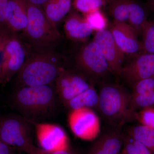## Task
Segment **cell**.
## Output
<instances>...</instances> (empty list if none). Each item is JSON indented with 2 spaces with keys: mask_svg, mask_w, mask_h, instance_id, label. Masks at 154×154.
<instances>
[{
  "mask_svg": "<svg viewBox=\"0 0 154 154\" xmlns=\"http://www.w3.org/2000/svg\"><path fill=\"white\" fill-rule=\"evenodd\" d=\"M11 100L23 117L38 122L54 113L59 99L54 85H49L17 88Z\"/></svg>",
  "mask_w": 154,
  "mask_h": 154,
  "instance_id": "1",
  "label": "cell"
},
{
  "mask_svg": "<svg viewBox=\"0 0 154 154\" xmlns=\"http://www.w3.org/2000/svg\"><path fill=\"white\" fill-rule=\"evenodd\" d=\"M63 69L60 57L54 51L32 50L17 73V88L54 85Z\"/></svg>",
  "mask_w": 154,
  "mask_h": 154,
  "instance_id": "2",
  "label": "cell"
},
{
  "mask_svg": "<svg viewBox=\"0 0 154 154\" xmlns=\"http://www.w3.org/2000/svg\"><path fill=\"white\" fill-rule=\"evenodd\" d=\"M99 94L97 109L107 123L122 127L137 120L131 103V94L117 84H103Z\"/></svg>",
  "mask_w": 154,
  "mask_h": 154,
  "instance_id": "3",
  "label": "cell"
},
{
  "mask_svg": "<svg viewBox=\"0 0 154 154\" xmlns=\"http://www.w3.org/2000/svg\"><path fill=\"white\" fill-rule=\"evenodd\" d=\"M27 6L28 25L22 38L33 50L54 51L62 38L57 26L47 18L42 8L27 3Z\"/></svg>",
  "mask_w": 154,
  "mask_h": 154,
  "instance_id": "4",
  "label": "cell"
},
{
  "mask_svg": "<svg viewBox=\"0 0 154 154\" xmlns=\"http://www.w3.org/2000/svg\"><path fill=\"white\" fill-rule=\"evenodd\" d=\"M33 126L23 116L9 114L0 118V139L8 145L28 154L35 146Z\"/></svg>",
  "mask_w": 154,
  "mask_h": 154,
  "instance_id": "5",
  "label": "cell"
},
{
  "mask_svg": "<svg viewBox=\"0 0 154 154\" xmlns=\"http://www.w3.org/2000/svg\"><path fill=\"white\" fill-rule=\"evenodd\" d=\"M75 62L78 72L94 84L111 72L99 46L93 40L84 45L77 51Z\"/></svg>",
  "mask_w": 154,
  "mask_h": 154,
  "instance_id": "6",
  "label": "cell"
},
{
  "mask_svg": "<svg viewBox=\"0 0 154 154\" xmlns=\"http://www.w3.org/2000/svg\"><path fill=\"white\" fill-rule=\"evenodd\" d=\"M32 49L17 34H12L6 40L1 84L9 82L17 74L30 55Z\"/></svg>",
  "mask_w": 154,
  "mask_h": 154,
  "instance_id": "7",
  "label": "cell"
},
{
  "mask_svg": "<svg viewBox=\"0 0 154 154\" xmlns=\"http://www.w3.org/2000/svg\"><path fill=\"white\" fill-rule=\"evenodd\" d=\"M68 123L73 133L83 140H94L100 134L99 116L91 108L82 107L71 110Z\"/></svg>",
  "mask_w": 154,
  "mask_h": 154,
  "instance_id": "8",
  "label": "cell"
},
{
  "mask_svg": "<svg viewBox=\"0 0 154 154\" xmlns=\"http://www.w3.org/2000/svg\"><path fill=\"white\" fill-rule=\"evenodd\" d=\"M93 85L94 83L79 72L63 69L54 83L59 99L64 105Z\"/></svg>",
  "mask_w": 154,
  "mask_h": 154,
  "instance_id": "9",
  "label": "cell"
},
{
  "mask_svg": "<svg viewBox=\"0 0 154 154\" xmlns=\"http://www.w3.org/2000/svg\"><path fill=\"white\" fill-rule=\"evenodd\" d=\"M30 121L33 125L37 140L42 149L51 152L70 149L68 137L61 127L51 123Z\"/></svg>",
  "mask_w": 154,
  "mask_h": 154,
  "instance_id": "10",
  "label": "cell"
},
{
  "mask_svg": "<svg viewBox=\"0 0 154 154\" xmlns=\"http://www.w3.org/2000/svg\"><path fill=\"white\" fill-rule=\"evenodd\" d=\"M132 88L140 80L154 76V54H140L122 68L119 76Z\"/></svg>",
  "mask_w": 154,
  "mask_h": 154,
  "instance_id": "11",
  "label": "cell"
},
{
  "mask_svg": "<svg viewBox=\"0 0 154 154\" xmlns=\"http://www.w3.org/2000/svg\"><path fill=\"white\" fill-rule=\"evenodd\" d=\"M93 40L99 46L111 73L119 76L125 54L116 44L108 28L96 32Z\"/></svg>",
  "mask_w": 154,
  "mask_h": 154,
  "instance_id": "12",
  "label": "cell"
},
{
  "mask_svg": "<svg viewBox=\"0 0 154 154\" xmlns=\"http://www.w3.org/2000/svg\"><path fill=\"white\" fill-rule=\"evenodd\" d=\"M107 28L125 54L133 57L141 54V42L138 38V33L129 24L113 21Z\"/></svg>",
  "mask_w": 154,
  "mask_h": 154,
  "instance_id": "13",
  "label": "cell"
},
{
  "mask_svg": "<svg viewBox=\"0 0 154 154\" xmlns=\"http://www.w3.org/2000/svg\"><path fill=\"white\" fill-rule=\"evenodd\" d=\"M110 125L89 150L88 154H119L123 144L121 127Z\"/></svg>",
  "mask_w": 154,
  "mask_h": 154,
  "instance_id": "14",
  "label": "cell"
},
{
  "mask_svg": "<svg viewBox=\"0 0 154 154\" xmlns=\"http://www.w3.org/2000/svg\"><path fill=\"white\" fill-rule=\"evenodd\" d=\"M28 22L27 3L25 0H8L7 23L11 33L22 34Z\"/></svg>",
  "mask_w": 154,
  "mask_h": 154,
  "instance_id": "15",
  "label": "cell"
},
{
  "mask_svg": "<svg viewBox=\"0 0 154 154\" xmlns=\"http://www.w3.org/2000/svg\"><path fill=\"white\" fill-rule=\"evenodd\" d=\"M65 19V32L72 41H85L94 31L84 17L76 11L71 10Z\"/></svg>",
  "mask_w": 154,
  "mask_h": 154,
  "instance_id": "16",
  "label": "cell"
},
{
  "mask_svg": "<svg viewBox=\"0 0 154 154\" xmlns=\"http://www.w3.org/2000/svg\"><path fill=\"white\" fill-rule=\"evenodd\" d=\"M72 0H49L42 7L47 18L57 26L72 10Z\"/></svg>",
  "mask_w": 154,
  "mask_h": 154,
  "instance_id": "17",
  "label": "cell"
},
{
  "mask_svg": "<svg viewBox=\"0 0 154 154\" xmlns=\"http://www.w3.org/2000/svg\"><path fill=\"white\" fill-rule=\"evenodd\" d=\"M99 94L96 92L94 85L84 91L65 105L71 110L82 107L93 108L98 107Z\"/></svg>",
  "mask_w": 154,
  "mask_h": 154,
  "instance_id": "18",
  "label": "cell"
},
{
  "mask_svg": "<svg viewBox=\"0 0 154 154\" xmlns=\"http://www.w3.org/2000/svg\"><path fill=\"white\" fill-rule=\"evenodd\" d=\"M148 8L137 0H129L128 23L140 34L141 29L147 21Z\"/></svg>",
  "mask_w": 154,
  "mask_h": 154,
  "instance_id": "19",
  "label": "cell"
},
{
  "mask_svg": "<svg viewBox=\"0 0 154 154\" xmlns=\"http://www.w3.org/2000/svg\"><path fill=\"white\" fill-rule=\"evenodd\" d=\"M126 134L144 145L154 154V129L142 125L128 128Z\"/></svg>",
  "mask_w": 154,
  "mask_h": 154,
  "instance_id": "20",
  "label": "cell"
},
{
  "mask_svg": "<svg viewBox=\"0 0 154 154\" xmlns=\"http://www.w3.org/2000/svg\"><path fill=\"white\" fill-rule=\"evenodd\" d=\"M129 2V0H109L107 6L113 21L128 23Z\"/></svg>",
  "mask_w": 154,
  "mask_h": 154,
  "instance_id": "21",
  "label": "cell"
},
{
  "mask_svg": "<svg viewBox=\"0 0 154 154\" xmlns=\"http://www.w3.org/2000/svg\"><path fill=\"white\" fill-rule=\"evenodd\" d=\"M141 54H154V21L147 20L141 29Z\"/></svg>",
  "mask_w": 154,
  "mask_h": 154,
  "instance_id": "22",
  "label": "cell"
},
{
  "mask_svg": "<svg viewBox=\"0 0 154 154\" xmlns=\"http://www.w3.org/2000/svg\"><path fill=\"white\" fill-rule=\"evenodd\" d=\"M84 17L94 31L96 32L108 28V20L101 9H96L84 14Z\"/></svg>",
  "mask_w": 154,
  "mask_h": 154,
  "instance_id": "23",
  "label": "cell"
},
{
  "mask_svg": "<svg viewBox=\"0 0 154 154\" xmlns=\"http://www.w3.org/2000/svg\"><path fill=\"white\" fill-rule=\"evenodd\" d=\"M109 0H73L72 5L78 12L85 14L107 6Z\"/></svg>",
  "mask_w": 154,
  "mask_h": 154,
  "instance_id": "24",
  "label": "cell"
},
{
  "mask_svg": "<svg viewBox=\"0 0 154 154\" xmlns=\"http://www.w3.org/2000/svg\"><path fill=\"white\" fill-rule=\"evenodd\" d=\"M123 149L128 154H153L142 143L123 133Z\"/></svg>",
  "mask_w": 154,
  "mask_h": 154,
  "instance_id": "25",
  "label": "cell"
},
{
  "mask_svg": "<svg viewBox=\"0 0 154 154\" xmlns=\"http://www.w3.org/2000/svg\"><path fill=\"white\" fill-rule=\"evenodd\" d=\"M131 103L135 110L153 106L154 91L147 94L131 95Z\"/></svg>",
  "mask_w": 154,
  "mask_h": 154,
  "instance_id": "26",
  "label": "cell"
},
{
  "mask_svg": "<svg viewBox=\"0 0 154 154\" xmlns=\"http://www.w3.org/2000/svg\"><path fill=\"white\" fill-rule=\"evenodd\" d=\"M137 120L141 125L154 129V107L151 106L137 112Z\"/></svg>",
  "mask_w": 154,
  "mask_h": 154,
  "instance_id": "27",
  "label": "cell"
},
{
  "mask_svg": "<svg viewBox=\"0 0 154 154\" xmlns=\"http://www.w3.org/2000/svg\"><path fill=\"white\" fill-rule=\"evenodd\" d=\"M132 96L140 95L154 91V76L138 81L133 86Z\"/></svg>",
  "mask_w": 154,
  "mask_h": 154,
  "instance_id": "28",
  "label": "cell"
},
{
  "mask_svg": "<svg viewBox=\"0 0 154 154\" xmlns=\"http://www.w3.org/2000/svg\"><path fill=\"white\" fill-rule=\"evenodd\" d=\"M8 0H0V33L12 34L8 28L7 23Z\"/></svg>",
  "mask_w": 154,
  "mask_h": 154,
  "instance_id": "29",
  "label": "cell"
},
{
  "mask_svg": "<svg viewBox=\"0 0 154 154\" xmlns=\"http://www.w3.org/2000/svg\"><path fill=\"white\" fill-rule=\"evenodd\" d=\"M29 154H73L70 149L63 150L55 152H47L40 147L34 146Z\"/></svg>",
  "mask_w": 154,
  "mask_h": 154,
  "instance_id": "30",
  "label": "cell"
},
{
  "mask_svg": "<svg viewBox=\"0 0 154 154\" xmlns=\"http://www.w3.org/2000/svg\"><path fill=\"white\" fill-rule=\"evenodd\" d=\"M10 35H5L3 37L2 40L0 41V84L1 83L2 74V69L3 63H4V52H5V44L7 38Z\"/></svg>",
  "mask_w": 154,
  "mask_h": 154,
  "instance_id": "31",
  "label": "cell"
},
{
  "mask_svg": "<svg viewBox=\"0 0 154 154\" xmlns=\"http://www.w3.org/2000/svg\"><path fill=\"white\" fill-rule=\"evenodd\" d=\"M17 150L8 145L0 139V154H16Z\"/></svg>",
  "mask_w": 154,
  "mask_h": 154,
  "instance_id": "32",
  "label": "cell"
},
{
  "mask_svg": "<svg viewBox=\"0 0 154 154\" xmlns=\"http://www.w3.org/2000/svg\"><path fill=\"white\" fill-rule=\"evenodd\" d=\"M49 0H25L28 4L42 8Z\"/></svg>",
  "mask_w": 154,
  "mask_h": 154,
  "instance_id": "33",
  "label": "cell"
},
{
  "mask_svg": "<svg viewBox=\"0 0 154 154\" xmlns=\"http://www.w3.org/2000/svg\"><path fill=\"white\" fill-rule=\"evenodd\" d=\"M146 6L149 10L154 12V0H148Z\"/></svg>",
  "mask_w": 154,
  "mask_h": 154,
  "instance_id": "34",
  "label": "cell"
},
{
  "mask_svg": "<svg viewBox=\"0 0 154 154\" xmlns=\"http://www.w3.org/2000/svg\"><path fill=\"white\" fill-rule=\"evenodd\" d=\"M7 35H10V34H1V33H0V41L2 40V38H3V37H4V36Z\"/></svg>",
  "mask_w": 154,
  "mask_h": 154,
  "instance_id": "35",
  "label": "cell"
},
{
  "mask_svg": "<svg viewBox=\"0 0 154 154\" xmlns=\"http://www.w3.org/2000/svg\"><path fill=\"white\" fill-rule=\"evenodd\" d=\"M119 154H128L126 152V151L124 149H122V150L121 151V152Z\"/></svg>",
  "mask_w": 154,
  "mask_h": 154,
  "instance_id": "36",
  "label": "cell"
}]
</instances>
